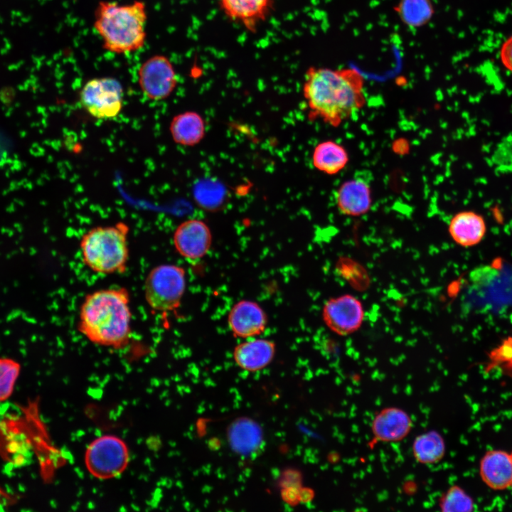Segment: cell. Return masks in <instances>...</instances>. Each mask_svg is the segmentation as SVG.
I'll use <instances>...</instances> for the list:
<instances>
[{
	"instance_id": "obj_8",
	"label": "cell",
	"mask_w": 512,
	"mask_h": 512,
	"mask_svg": "<svg viewBox=\"0 0 512 512\" xmlns=\"http://www.w3.org/2000/svg\"><path fill=\"white\" fill-rule=\"evenodd\" d=\"M138 83L143 95L154 101L169 97L178 84V77L170 59L154 55L146 59L138 70Z\"/></svg>"
},
{
	"instance_id": "obj_27",
	"label": "cell",
	"mask_w": 512,
	"mask_h": 512,
	"mask_svg": "<svg viewBox=\"0 0 512 512\" xmlns=\"http://www.w3.org/2000/svg\"><path fill=\"white\" fill-rule=\"evenodd\" d=\"M499 57L502 65L512 73V36L502 43L499 50Z\"/></svg>"
},
{
	"instance_id": "obj_2",
	"label": "cell",
	"mask_w": 512,
	"mask_h": 512,
	"mask_svg": "<svg viewBox=\"0 0 512 512\" xmlns=\"http://www.w3.org/2000/svg\"><path fill=\"white\" fill-rule=\"evenodd\" d=\"M132 320L129 291L124 287L101 289L85 295L78 329L94 344L119 349L129 342Z\"/></svg>"
},
{
	"instance_id": "obj_26",
	"label": "cell",
	"mask_w": 512,
	"mask_h": 512,
	"mask_svg": "<svg viewBox=\"0 0 512 512\" xmlns=\"http://www.w3.org/2000/svg\"><path fill=\"white\" fill-rule=\"evenodd\" d=\"M20 370L21 366L16 361L0 357V402L11 395Z\"/></svg>"
},
{
	"instance_id": "obj_22",
	"label": "cell",
	"mask_w": 512,
	"mask_h": 512,
	"mask_svg": "<svg viewBox=\"0 0 512 512\" xmlns=\"http://www.w3.org/2000/svg\"><path fill=\"white\" fill-rule=\"evenodd\" d=\"M412 449L417 462L432 464L439 462L444 457L446 445L439 432L430 430L415 437Z\"/></svg>"
},
{
	"instance_id": "obj_16",
	"label": "cell",
	"mask_w": 512,
	"mask_h": 512,
	"mask_svg": "<svg viewBox=\"0 0 512 512\" xmlns=\"http://www.w3.org/2000/svg\"><path fill=\"white\" fill-rule=\"evenodd\" d=\"M219 1L223 12L228 18L242 24L248 31H253L269 15L274 0H219Z\"/></svg>"
},
{
	"instance_id": "obj_7",
	"label": "cell",
	"mask_w": 512,
	"mask_h": 512,
	"mask_svg": "<svg viewBox=\"0 0 512 512\" xmlns=\"http://www.w3.org/2000/svg\"><path fill=\"white\" fill-rule=\"evenodd\" d=\"M129 450L120 438L105 435L95 439L85 452V464L95 477L106 479L116 477L126 469Z\"/></svg>"
},
{
	"instance_id": "obj_11",
	"label": "cell",
	"mask_w": 512,
	"mask_h": 512,
	"mask_svg": "<svg viewBox=\"0 0 512 512\" xmlns=\"http://www.w3.org/2000/svg\"><path fill=\"white\" fill-rule=\"evenodd\" d=\"M228 323L234 336L247 339L265 331L267 316L257 302L244 299L233 306L228 315Z\"/></svg>"
},
{
	"instance_id": "obj_28",
	"label": "cell",
	"mask_w": 512,
	"mask_h": 512,
	"mask_svg": "<svg viewBox=\"0 0 512 512\" xmlns=\"http://www.w3.org/2000/svg\"><path fill=\"white\" fill-rule=\"evenodd\" d=\"M301 474L294 469H288L284 471L280 480L282 488L285 487H301Z\"/></svg>"
},
{
	"instance_id": "obj_20",
	"label": "cell",
	"mask_w": 512,
	"mask_h": 512,
	"mask_svg": "<svg viewBox=\"0 0 512 512\" xmlns=\"http://www.w3.org/2000/svg\"><path fill=\"white\" fill-rule=\"evenodd\" d=\"M169 131L175 143L193 146L204 137L206 125L203 117L197 112L188 111L174 117Z\"/></svg>"
},
{
	"instance_id": "obj_5",
	"label": "cell",
	"mask_w": 512,
	"mask_h": 512,
	"mask_svg": "<svg viewBox=\"0 0 512 512\" xmlns=\"http://www.w3.org/2000/svg\"><path fill=\"white\" fill-rule=\"evenodd\" d=\"M185 270L177 265L163 264L152 268L144 285V297L149 307L161 313L178 309L186 291Z\"/></svg>"
},
{
	"instance_id": "obj_14",
	"label": "cell",
	"mask_w": 512,
	"mask_h": 512,
	"mask_svg": "<svg viewBox=\"0 0 512 512\" xmlns=\"http://www.w3.org/2000/svg\"><path fill=\"white\" fill-rule=\"evenodd\" d=\"M336 202L343 215L356 217L366 214L372 204L369 183L358 177L344 181L336 191Z\"/></svg>"
},
{
	"instance_id": "obj_4",
	"label": "cell",
	"mask_w": 512,
	"mask_h": 512,
	"mask_svg": "<svg viewBox=\"0 0 512 512\" xmlns=\"http://www.w3.org/2000/svg\"><path fill=\"white\" fill-rule=\"evenodd\" d=\"M129 227L124 222L87 230L80 241L83 263L100 274L124 273L129 257Z\"/></svg>"
},
{
	"instance_id": "obj_25",
	"label": "cell",
	"mask_w": 512,
	"mask_h": 512,
	"mask_svg": "<svg viewBox=\"0 0 512 512\" xmlns=\"http://www.w3.org/2000/svg\"><path fill=\"white\" fill-rule=\"evenodd\" d=\"M439 506L444 512L471 511L474 508L472 498L459 486H450L439 498Z\"/></svg>"
},
{
	"instance_id": "obj_29",
	"label": "cell",
	"mask_w": 512,
	"mask_h": 512,
	"mask_svg": "<svg viewBox=\"0 0 512 512\" xmlns=\"http://www.w3.org/2000/svg\"><path fill=\"white\" fill-rule=\"evenodd\" d=\"M300 487H285L282 489V497L287 503L290 505L297 504L299 501Z\"/></svg>"
},
{
	"instance_id": "obj_1",
	"label": "cell",
	"mask_w": 512,
	"mask_h": 512,
	"mask_svg": "<svg viewBox=\"0 0 512 512\" xmlns=\"http://www.w3.org/2000/svg\"><path fill=\"white\" fill-rule=\"evenodd\" d=\"M364 87V78L355 68H309L302 88L309 118L339 126L366 105Z\"/></svg>"
},
{
	"instance_id": "obj_13",
	"label": "cell",
	"mask_w": 512,
	"mask_h": 512,
	"mask_svg": "<svg viewBox=\"0 0 512 512\" xmlns=\"http://www.w3.org/2000/svg\"><path fill=\"white\" fill-rule=\"evenodd\" d=\"M275 352L273 341L254 337L238 343L234 348L233 356L240 368L253 373L266 368L272 361Z\"/></svg>"
},
{
	"instance_id": "obj_23",
	"label": "cell",
	"mask_w": 512,
	"mask_h": 512,
	"mask_svg": "<svg viewBox=\"0 0 512 512\" xmlns=\"http://www.w3.org/2000/svg\"><path fill=\"white\" fill-rule=\"evenodd\" d=\"M393 10L402 23L410 28L424 26L435 13L432 0H399Z\"/></svg>"
},
{
	"instance_id": "obj_30",
	"label": "cell",
	"mask_w": 512,
	"mask_h": 512,
	"mask_svg": "<svg viewBox=\"0 0 512 512\" xmlns=\"http://www.w3.org/2000/svg\"><path fill=\"white\" fill-rule=\"evenodd\" d=\"M299 501L302 503H307L311 501L314 496L313 489L309 488H304L302 486L299 488Z\"/></svg>"
},
{
	"instance_id": "obj_15",
	"label": "cell",
	"mask_w": 512,
	"mask_h": 512,
	"mask_svg": "<svg viewBox=\"0 0 512 512\" xmlns=\"http://www.w3.org/2000/svg\"><path fill=\"white\" fill-rule=\"evenodd\" d=\"M479 474L491 489L501 491L512 486L511 454L501 449L486 452L480 460Z\"/></svg>"
},
{
	"instance_id": "obj_32",
	"label": "cell",
	"mask_w": 512,
	"mask_h": 512,
	"mask_svg": "<svg viewBox=\"0 0 512 512\" xmlns=\"http://www.w3.org/2000/svg\"><path fill=\"white\" fill-rule=\"evenodd\" d=\"M512 487V486H511Z\"/></svg>"
},
{
	"instance_id": "obj_10",
	"label": "cell",
	"mask_w": 512,
	"mask_h": 512,
	"mask_svg": "<svg viewBox=\"0 0 512 512\" xmlns=\"http://www.w3.org/2000/svg\"><path fill=\"white\" fill-rule=\"evenodd\" d=\"M173 243L181 257L190 260H198L204 257L211 247V231L201 220H186L174 230Z\"/></svg>"
},
{
	"instance_id": "obj_18",
	"label": "cell",
	"mask_w": 512,
	"mask_h": 512,
	"mask_svg": "<svg viewBox=\"0 0 512 512\" xmlns=\"http://www.w3.org/2000/svg\"><path fill=\"white\" fill-rule=\"evenodd\" d=\"M227 438L231 449L237 454L249 456L256 453L263 444L261 427L249 417H240L228 426Z\"/></svg>"
},
{
	"instance_id": "obj_9",
	"label": "cell",
	"mask_w": 512,
	"mask_h": 512,
	"mask_svg": "<svg viewBox=\"0 0 512 512\" xmlns=\"http://www.w3.org/2000/svg\"><path fill=\"white\" fill-rule=\"evenodd\" d=\"M322 317L325 324L333 332L345 336L360 328L363 321L364 311L361 302L357 298L344 294L331 298L324 304Z\"/></svg>"
},
{
	"instance_id": "obj_12",
	"label": "cell",
	"mask_w": 512,
	"mask_h": 512,
	"mask_svg": "<svg viewBox=\"0 0 512 512\" xmlns=\"http://www.w3.org/2000/svg\"><path fill=\"white\" fill-rule=\"evenodd\" d=\"M412 421L409 415L397 407L382 409L371 422L375 441L396 442L405 439L411 431Z\"/></svg>"
},
{
	"instance_id": "obj_3",
	"label": "cell",
	"mask_w": 512,
	"mask_h": 512,
	"mask_svg": "<svg viewBox=\"0 0 512 512\" xmlns=\"http://www.w3.org/2000/svg\"><path fill=\"white\" fill-rule=\"evenodd\" d=\"M146 21V8L142 1L128 4L101 1L95 10L93 26L103 48L119 55L143 48Z\"/></svg>"
},
{
	"instance_id": "obj_21",
	"label": "cell",
	"mask_w": 512,
	"mask_h": 512,
	"mask_svg": "<svg viewBox=\"0 0 512 512\" xmlns=\"http://www.w3.org/2000/svg\"><path fill=\"white\" fill-rule=\"evenodd\" d=\"M348 160V154L344 146L332 140L319 143L312 154L314 166L329 175L340 172L345 168Z\"/></svg>"
},
{
	"instance_id": "obj_17",
	"label": "cell",
	"mask_w": 512,
	"mask_h": 512,
	"mask_svg": "<svg viewBox=\"0 0 512 512\" xmlns=\"http://www.w3.org/2000/svg\"><path fill=\"white\" fill-rule=\"evenodd\" d=\"M449 233L459 245L469 247L479 244L486 233L483 216L474 211L464 210L456 213L449 223Z\"/></svg>"
},
{
	"instance_id": "obj_19",
	"label": "cell",
	"mask_w": 512,
	"mask_h": 512,
	"mask_svg": "<svg viewBox=\"0 0 512 512\" xmlns=\"http://www.w3.org/2000/svg\"><path fill=\"white\" fill-rule=\"evenodd\" d=\"M25 431L9 427L8 422H0V454L8 463L16 467L28 463L31 446Z\"/></svg>"
},
{
	"instance_id": "obj_31",
	"label": "cell",
	"mask_w": 512,
	"mask_h": 512,
	"mask_svg": "<svg viewBox=\"0 0 512 512\" xmlns=\"http://www.w3.org/2000/svg\"><path fill=\"white\" fill-rule=\"evenodd\" d=\"M511 457H512V452L511 453Z\"/></svg>"
},
{
	"instance_id": "obj_6",
	"label": "cell",
	"mask_w": 512,
	"mask_h": 512,
	"mask_svg": "<svg viewBox=\"0 0 512 512\" xmlns=\"http://www.w3.org/2000/svg\"><path fill=\"white\" fill-rule=\"evenodd\" d=\"M124 90L121 82L112 77L92 78L82 87L81 106L98 119L116 117L123 107Z\"/></svg>"
},
{
	"instance_id": "obj_24",
	"label": "cell",
	"mask_w": 512,
	"mask_h": 512,
	"mask_svg": "<svg viewBox=\"0 0 512 512\" xmlns=\"http://www.w3.org/2000/svg\"><path fill=\"white\" fill-rule=\"evenodd\" d=\"M226 191L223 185L210 179H204L194 186L195 201L203 209L216 211L224 204Z\"/></svg>"
}]
</instances>
